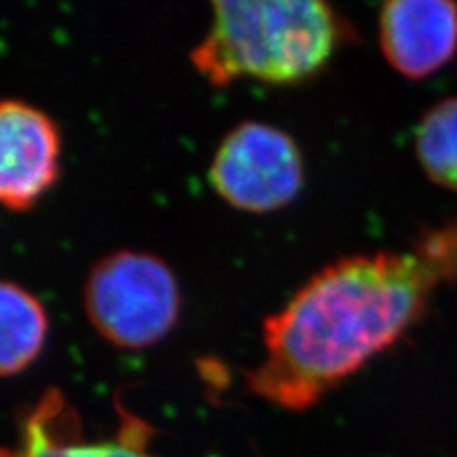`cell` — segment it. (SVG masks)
Masks as SVG:
<instances>
[{"mask_svg":"<svg viewBox=\"0 0 457 457\" xmlns=\"http://www.w3.org/2000/svg\"><path fill=\"white\" fill-rule=\"evenodd\" d=\"M212 12L191 62L213 88L245 79L305 82L330 63L345 38V25L322 0H225Z\"/></svg>","mask_w":457,"mask_h":457,"instance_id":"7a4b0ae2","label":"cell"},{"mask_svg":"<svg viewBox=\"0 0 457 457\" xmlns=\"http://www.w3.org/2000/svg\"><path fill=\"white\" fill-rule=\"evenodd\" d=\"M438 278L416 252L339 257L263 322L253 395L303 411L389 351L420 322Z\"/></svg>","mask_w":457,"mask_h":457,"instance_id":"6da1fadb","label":"cell"},{"mask_svg":"<svg viewBox=\"0 0 457 457\" xmlns=\"http://www.w3.org/2000/svg\"><path fill=\"white\" fill-rule=\"evenodd\" d=\"M381 54L400 77L423 80L457 55V4L450 0H391L378 18Z\"/></svg>","mask_w":457,"mask_h":457,"instance_id":"8992f818","label":"cell"},{"mask_svg":"<svg viewBox=\"0 0 457 457\" xmlns=\"http://www.w3.org/2000/svg\"><path fill=\"white\" fill-rule=\"evenodd\" d=\"M153 427L126 410L112 438L86 440L77 410L60 391H48L21 423L16 457H156L149 452Z\"/></svg>","mask_w":457,"mask_h":457,"instance_id":"52a82bcc","label":"cell"},{"mask_svg":"<svg viewBox=\"0 0 457 457\" xmlns=\"http://www.w3.org/2000/svg\"><path fill=\"white\" fill-rule=\"evenodd\" d=\"M84 307L104 339L114 347L139 351L174 330L181 294L161 257L120 250L94 265L84 288Z\"/></svg>","mask_w":457,"mask_h":457,"instance_id":"3957f363","label":"cell"},{"mask_svg":"<svg viewBox=\"0 0 457 457\" xmlns=\"http://www.w3.org/2000/svg\"><path fill=\"white\" fill-rule=\"evenodd\" d=\"M0 457H16V452L6 450V448H0Z\"/></svg>","mask_w":457,"mask_h":457,"instance_id":"8fae6325","label":"cell"},{"mask_svg":"<svg viewBox=\"0 0 457 457\" xmlns=\"http://www.w3.org/2000/svg\"><path fill=\"white\" fill-rule=\"evenodd\" d=\"M48 317L38 299L20 284L0 280V376L31 366L46 345Z\"/></svg>","mask_w":457,"mask_h":457,"instance_id":"ba28073f","label":"cell"},{"mask_svg":"<svg viewBox=\"0 0 457 457\" xmlns=\"http://www.w3.org/2000/svg\"><path fill=\"white\" fill-rule=\"evenodd\" d=\"M210 183L235 210L278 212L303 191L302 149L278 126L260 120L240 122L218 145L210 166Z\"/></svg>","mask_w":457,"mask_h":457,"instance_id":"277c9868","label":"cell"},{"mask_svg":"<svg viewBox=\"0 0 457 457\" xmlns=\"http://www.w3.org/2000/svg\"><path fill=\"white\" fill-rule=\"evenodd\" d=\"M433 269L436 278H457V221L427 233L421 245L413 250Z\"/></svg>","mask_w":457,"mask_h":457,"instance_id":"30bf717a","label":"cell"},{"mask_svg":"<svg viewBox=\"0 0 457 457\" xmlns=\"http://www.w3.org/2000/svg\"><path fill=\"white\" fill-rule=\"evenodd\" d=\"M62 137L45 111L20 99L0 102V204L29 210L60 176Z\"/></svg>","mask_w":457,"mask_h":457,"instance_id":"5b68a950","label":"cell"},{"mask_svg":"<svg viewBox=\"0 0 457 457\" xmlns=\"http://www.w3.org/2000/svg\"><path fill=\"white\" fill-rule=\"evenodd\" d=\"M413 149L425 176L457 193V96L425 111L413 134Z\"/></svg>","mask_w":457,"mask_h":457,"instance_id":"9c48e42d","label":"cell"}]
</instances>
